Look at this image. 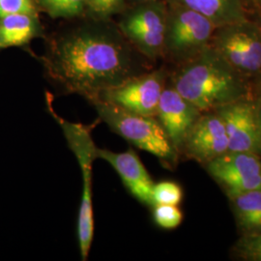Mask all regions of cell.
<instances>
[{
    "mask_svg": "<svg viewBox=\"0 0 261 261\" xmlns=\"http://www.w3.org/2000/svg\"><path fill=\"white\" fill-rule=\"evenodd\" d=\"M105 21L96 20L49 38L42 65L64 93L83 96L89 102L141 74L136 48L119 28Z\"/></svg>",
    "mask_w": 261,
    "mask_h": 261,
    "instance_id": "6da1fadb",
    "label": "cell"
},
{
    "mask_svg": "<svg viewBox=\"0 0 261 261\" xmlns=\"http://www.w3.org/2000/svg\"><path fill=\"white\" fill-rule=\"evenodd\" d=\"M172 87L201 112L217 111L247 93L241 73L208 46L180 67Z\"/></svg>",
    "mask_w": 261,
    "mask_h": 261,
    "instance_id": "7a4b0ae2",
    "label": "cell"
},
{
    "mask_svg": "<svg viewBox=\"0 0 261 261\" xmlns=\"http://www.w3.org/2000/svg\"><path fill=\"white\" fill-rule=\"evenodd\" d=\"M47 111L60 126L69 148L75 154L83 176V194L77 217V240L81 256L86 260L94 237L93 201H92V167L98 159L91 127L81 123L65 120L58 115L53 107V96L47 93Z\"/></svg>",
    "mask_w": 261,
    "mask_h": 261,
    "instance_id": "3957f363",
    "label": "cell"
},
{
    "mask_svg": "<svg viewBox=\"0 0 261 261\" xmlns=\"http://www.w3.org/2000/svg\"><path fill=\"white\" fill-rule=\"evenodd\" d=\"M89 103L93 105L99 118L130 144L154 155L163 163H176L178 152L157 117L133 113L101 100Z\"/></svg>",
    "mask_w": 261,
    "mask_h": 261,
    "instance_id": "277c9868",
    "label": "cell"
},
{
    "mask_svg": "<svg viewBox=\"0 0 261 261\" xmlns=\"http://www.w3.org/2000/svg\"><path fill=\"white\" fill-rule=\"evenodd\" d=\"M215 29L209 19L196 11L169 3L164 55L185 62L208 46Z\"/></svg>",
    "mask_w": 261,
    "mask_h": 261,
    "instance_id": "5b68a950",
    "label": "cell"
},
{
    "mask_svg": "<svg viewBox=\"0 0 261 261\" xmlns=\"http://www.w3.org/2000/svg\"><path fill=\"white\" fill-rule=\"evenodd\" d=\"M167 14L163 2H141L123 16L118 28L137 51L154 59L164 55Z\"/></svg>",
    "mask_w": 261,
    "mask_h": 261,
    "instance_id": "8992f818",
    "label": "cell"
},
{
    "mask_svg": "<svg viewBox=\"0 0 261 261\" xmlns=\"http://www.w3.org/2000/svg\"><path fill=\"white\" fill-rule=\"evenodd\" d=\"M215 49L241 74L261 71V30L248 19L216 28Z\"/></svg>",
    "mask_w": 261,
    "mask_h": 261,
    "instance_id": "52a82bcc",
    "label": "cell"
},
{
    "mask_svg": "<svg viewBox=\"0 0 261 261\" xmlns=\"http://www.w3.org/2000/svg\"><path fill=\"white\" fill-rule=\"evenodd\" d=\"M165 87L164 71L141 73L105 91L94 100L113 103L133 113L156 117L160 98Z\"/></svg>",
    "mask_w": 261,
    "mask_h": 261,
    "instance_id": "ba28073f",
    "label": "cell"
},
{
    "mask_svg": "<svg viewBox=\"0 0 261 261\" xmlns=\"http://www.w3.org/2000/svg\"><path fill=\"white\" fill-rule=\"evenodd\" d=\"M206 165L210 175L224 186L228 196L261 190V162L256 154L228 150Z\"/></svg>",
    "mask_w": 261,
    "mask_h": 261,
    "instance_id": "9c48e42d",
    "label": "cell"
},
{
    "mask_svg": "<svg viewBox=\"0 0 261 261\" xmlns=\"http://www.w3.org/2000/svg\"><path fill=\"white\" fill-rule=\"evenodd\" d=\"M216 112L224 122L230 151L261 155V133L254 103L244 98L225 105Z\"/></svg>",
    "mask_w": 261,
    "mask_h": 261,
    "instance_id": "30bf717a",
    "label": "cell"
},
{
    "mask_svg": "<svg viewBox=\"0 0 261 261\" xmlns=\"http://www.w3.org/2000/svg\"><path fill=\"white\" fill-rule=\"evenodd\" d=\"M200 116L201 112L173 87H165L156 117L178 153L183 149L190 132Z\"/></svg>",
    "mask_w": 261,
    "mask_h": 261,
    "instance_id": "8fae6325",
    "label": "cell"
},
{
    "mask_svg": "<svg viewBox=\"0 0 261 261\" xmlns=\"http://www.w3.org/2000/svg\"><path fill=\"white\" fill-rule=\"evenodd\" d=\"M229 150L224 124L219 114L201 115L190 132L182 151L196 161L207 164Z\"/></svg>",
    "mask_w": 261,
    "mask_h": 261,
    "instance_id": "7c38bea8",
    "label": "cell"
},
{
    "mask_svg": "<svg viewBox=\"0 0 261 261\" xmlns=\"http://www.w3.org/2000/svg\"><path fill=\"white\" fill-rule=\"evenodd\" d=\"M97 153L98 158L103 159L116 170L132 196H135L142 204L155 205L153 198L155 183L134 150L116 153L98 148Z\"/></svg>",
    "mask_w": 261,
    "mask_h": 261,
    "instance_id": "4fadbf2b",
    "label": "cell"
},
{
    "mask_svg": "<svg viewBox=\"0 0 261 261\" xmlns=\"http://www.w3.org/2000/svg\"><path fill=\"white\" fill-rule=\"evenodd\" d=\"M168 2L196 11L209 19L216 28L247 19L243 0H168Z\"/></svg>",
    "mask_w": 261,
    "mask_h": 261,
    "instance_id": "5bb4252c",
    "label": "cell"
},
{
    "mask_svg": "<svg viewBox=\"0 0 261 261\" xmlns=\"http://www.w3.org/2000/svg\"><path fill=\"white\" fill-rule=\"evenodd\" d=\"M41 31L37 16L12 14L0 17V49L23 46L39 36Z\"/></svg>",
    "mask_w": 261,
    "mask_h": 261,
    "instance_id": "9a60e30c",
    "label": "cell"
},
{
    "mask_svg": "<svg viewBox=\"0 0 261 261\" xmlns=\"http://www.w3.org/2000/svg\"><path fill=\"white\" fill-rule=\"evenodd\" d=\"M237 223L247 233L261 231V190L229 196Z\"/></svg>",
    "mask_w": 261,
    "mask_h": 261,
    "instance_id": "2e32d148",
    "label": "cell"
},
{
    "mask_svg": "<svg viewBox=\"0 0 261 261\" xmlns=\"http://www.w3.org/2000/svg\"><path fill=\"white\" fill-rule=\"evenodd\" d=\"M38 8L55 19H73L82 15L87 0H35Z\"/></svg>",
    "mask_w": 261,
    "mask_h": 261,
    "instance_id": "e0dca14e",
    "label": "cell"
},
{
    "mask_svg": "<svg viewBox=\"0 0 261 261\" xmlns=\"http://www.w3.org/2000/svg\"><path fill=\"white\" fill-rule=\"evenodd\" d=\"M153 198L155 205H178L183 199V190L175 182L163 181L154 185Z\"/></svg>",
    "mask_w": 261,
    "mask_h": 261,
    "instance_id": "ac0fdd59",
    "label": "cell"
},
{
    "mask_svg": "<svg viewBox=\"0 0 261 261\" xmlns=\"http://www.w3.org/2000/svg\"><path fill=\"white\" fill-rule=\"evenodd\" d=\"M153 217L155 223L165 229H174L183 221V214L177 205L157 204L154 205Z\"/></svg>",
    "mask_w": 261,
    "mask_h": 261,
    "instance_id": "d6986e66",
    "label": "cell"
},
{
    "mask_svg": "<svg viewBox=\"0 0 261 261\" xmlns=\"http://www.w3.org/2000/svg\"><path fill=\"white\" fill-rule=\"evenodd\" d=\"M123 7L124 0H87L85 11L95 20H107Z\"/></svg>",
    "mask_w": 261,
    "mask_h": 261,
    "instance_id": "ffe728a7",
    "label": "cell"
},
{
    "mask_svg": "<svg viewBox=\"0 0 261 261\" xmlns=\"http://www.w3.org/2000/svg\"><path fill=\"white\" fill-rule=\"evenodd\" d=\"M236 252L246 260L261 261V231L245 234L237 243Z\"/></svg>",
    "mask_w": 261,
    "mask_h": 261,
    "instance_id": "44dd1931",
    "label": "cell"
},
{
    "mask_svg": "<svg viewBox=\"0 0 261 261\" xmlns=\"http://www.w3.org/2000/svg\"><path fill=\"white\" fill-rule=\"evenodd\" d=\"M12 14H28L38 17L35 0H0V17Z\"/></svg>",
    "mask_w": 261,
    "mask_h": 261,
    "instance_id": "7402d4cb",
    "label": "cell"
},
{
    "mask_svg": "<svg viewBox=\"0 0 261 261\" xmlns=\"http://www.w3.org/2000/svg\"><path fill=\"white\" fill-rule=\"evenodd\" d=\"M254 107H255V112H256V117H257V121H258V125H259V129H260L261 133V93L257 100L254 103Z\"/></svg>",
    "mask_w": 261,
    "mask_h": 261,
    "instance_id": "603a6c76",
    "label": "cell"
},
{
    "mask_svg": "<svg viewBox=\"0 0 261 261\" xmlns=\"http://www.w3.org/2000/svg\"><path fill=\"white\" fill-rule=\"evenodd\" d=\"M244 1V0H243ZM248 2H250L252 5H254L255 7L261 8V0H248Z\"/></svg>",
    "mask_w": 261,
    "mask_h": 261,
    "instance_id": "cb8c5ba5",
    "label": "cell"
},
{
    "mask_svg": "<svg viewBox=\"0 0 261 261\" xmlns=\"http://www.w3.org/2000/svg\"><path fill=\"white\" fill-rule=\"evenodd\" d=\"M140 2H145V1H151V0H139Z\"/></svg>",
    "mask_w": 261,
    "mask_h": 261,
    "instance_id": "d4e9b609",
    "label": "cell"
}]
</instances>
